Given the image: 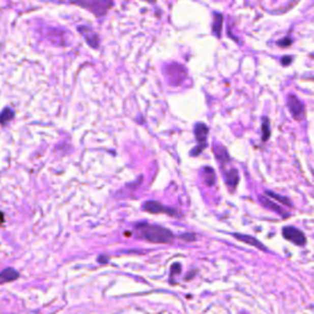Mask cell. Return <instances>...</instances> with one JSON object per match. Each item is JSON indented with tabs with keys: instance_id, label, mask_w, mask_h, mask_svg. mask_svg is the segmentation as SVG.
Here are the masks:
<instances>
[{
	"instance_id": "cell-21",
	"label": "cell",
	"mask_w": 314,
	"mask_h": 314,
	"mask_svg": "<svg viewBox=\"0 0 314 314\" xmlns=\"http://www.w3.org/2000/svg\"><path fill=\"white\" fill-rule=\"evenodd\" d=\"M291 62V56H286V58L282 59V64H289Z\"/></svg>"
},
{
	"instance_id": "cell-12",
	"label": "cell",
	"mask_w": 314,
	"mask_h": 314,
	"mask_svg": "<svg viewBox=\"0 0 314 314\" xmlns=\"http://www.w3.org/2000/svg\"><path fill=\"white\" fill-rule=\"evenodd\" d=\"M14 116H15V113L13 109L5 108L2 113H0V124L5 125L7 123H9V122L14 118Z\"/></svg>"
},
{
	"instance_id": "cell-7",
	"label": "cell",
	"mask_w": 314,
	"mask_h": 314,
	"mask_svg": "<svg viewBox=\"0 0 314 314\" xmlns=\"http://www.w3.org/2000/svg\"><path fill=\"white\" fill-rule=\"evenodd\" d=\"M20 277V274L13 268H7L5 270L0 271V285L4 283L13 282V281L17 280Z\"/></svg>"
},
{
	"instance_id": "cell-3",
	"label": "cell",
	"mask_w": 314,
	"mask_h": 314,
	"mask_svg": "<svg viewBox=\"0 0 314 314\" xmlns=\"http://www.w3.org/2000/svg\"><path fill=\"white\" fill-rule=\"evenodd\" d=\"M195 137L196 141H198V146L191 151V155L193 156H196L206 148V142H208V133H209V128L206 127L205 124L199 123L195 125Z\"/></svg>"
},
{
	"instance_id": "cell-14",
	"label": "cell",
	"mask_w": 314,
	"mask_h": 314,
	"mask_svg": "<svg viewBox=\"0 0 314 314\" xmlns=\"http://www.w3.org/2000/svg\"><path fill=\"white\" fill-rule=\"evenodd\" d=\"M204 175H205V182L209 187H212L215 184V173L214 169L210 167H205L204 168Z\"/></svg>"
},
{
	"instance_id": "cell-5",
	"label": "cell",
	"mask_w": 314,
	"mask_h": 314,
	"mask_svg": "<svg viewBox=\"0 0 314 314\" xmlns=\"http://www.w3.org/2000/svg\"><path fill=\"white\" fill-rule=\"evenodd\" d=\"M282 236L286 239H289L290 242H292V243L297 244V246H304L307 242V239L306 237H304L303 233H302L300 230L295 229V227H291V226H287L282 230Z\"/></svg>"
},
{
	"instance_id": "cell-19",
	"label": "cell",
	"mask_w": 314,
	"mask_h": 314,
	"mask_svg": "<svg viewBox=\"0 0 314 314\" xmlns=\"http://www.w3.org/2000/svg\"><path fill=\"white\" fill-rule=\"evenodd\" d=\"M179 273H181V265L175 264L172 267V269H171V275H173V276H175L176 274H179Z\"/></svg>"
},
{
	"instance_id": "cell-17",
	"label": "cell",
	"mask_w": 314,
	"mask_h": 314,
	"mask_svg": "<svg viewBox=\"0 0 314 314\" xmlns=\"http://www.w3.org/2000/svg\"><path fill=\"white\" fill-rule=\"evenodd\" d=\"M221 27H222V16L220 14H217L215 16V22H214V32L216 36H220L221 34Z\"/></svg>"
},
{
	"instance_id": "cell-20",
	"label": "cell",
	"mask_w": 314,
	"mask_h": 314,
	"mask_svg": "<svg viewBox=\"0 0 314 314\" xmlns=\"http://www.w3.org/2000/svg\"><path fill=\"white\" fill-rule=\"evenodd\" d=\"M290 43H291V41H290L289 38H286V41L283 40V41H280V42H279V44H280V46H289Z\"/></svg>"
},
{
	"instance_id": "cell-16",
	"label": "cell",
	"mask_w": 314,
	"mask_h": 314,
	"mask_svg": "<svg viewBox=\"0 0 314 314\" xmlns=\"http://www.w3.org/2000/svg\"><path fill=\"white\" fill-rule=\"evenodd\" d=\"M267 195L270 196V198H273L274 200H277V202L282 203L283 205L289 206V208H290V206H291V202H290L289 199L282 198V196H280L279 194H275V193H273V191H267Z\"/></svg>"
},
{
	"instance_id": "cell-9",
	"label": "cell",
	"mask_w": 314,
	"mask_h": 314,
	"mask_svg": "<svg viewBox=\"0 0 314 314\" xmlns=\"http://www.w3.org/2000/svg\"><path fill=\"white\" fill-rule=\"evenodd\" d=\"M259 200H260V203H262L263 205L267 206V208H268V209H270V210H273V211H275V212H277V214L282 215V216H287L286 212L283 211L282 209H281L279 205L275 204V203L271 202V200H269V199L267 198V196L262 195V196H260V198H259Z\"/></svg>"
},
{
	"instance_id": "cell-8",
	"label": "cell",
	"mask_w": 314,
	"mask_h": 314,
	"mask_svg": "<svg viewBox=\"0 0 314 314\" xmlns=\"http://www.w3.org/2000/svg\"><path fill=\"white\" fill-rule=\"evenodd\" d=\"M80 32H82L83 36H85L86 42H88L90 46L94 48L98 47V37L95 32H92L91 30H89L86 27H80Z\"/></svg>"
},
{
	"instance_id": "cell-10",
	"label": "cell",
	"mask_w": 314,
	"mask_h": 314,
	"mask_svg": "<svg viewBox=\"0 0 314 314\" xmlns=\"http://www.w3.org/2000/svg\"><path fill=\"white\" fill-rule=\"evenodd\" d=\"M235 237L237 238V239H239V241H241V242H244V243L250 244V246H254V247L259 248V249H262V250H265V248L263 247V244L260 243V242L258 241V239L253 238L252 236H246V235H235Z\"/></svg>"
},
{
	"instance_id": "cell-13",
	"label": "cell",
	"mask_w": 314,
	"mask_h": 314,
	"mask_svg": "<svg viewBox=\"0 0 314 314\" xmlns=\"http://www.w3.org/2000/svg\"><path fill=\"white\" fill-rule=\"evenodd\" d=\"M215 154H216L217 160H219L222 164L225 163V162H229V161H230L229 154H227V151L222 148V146H219V148H215Z\"/></svg>"
},
{
	"instance_id": "cell-4",
	"label": "cell",
	"mask_w": 314,
	"mask_h": 314,
	"mask_svg": "<svg viewBox=\"0 0 314 314\" xmlns=\"http://www.w3.org/2000/svg\"><path fill=\"white\" fill-rule=\"evenodd\" d=\"M142 209L146 212H150V214H166L168 216H176L177 215V210L168 208V206L161 204L158 202H146L142 205Z\"/></svg>"
},
{
	"instance_id": "cell-1",
	"label": "cell",
	"mask_w": 314,
	"mask_h": 314,
	"mask_svg": "<svg viewBox=\"0 0 314 314\" xmlns=\"http://www.w3.org/2000/svg\"><path fill=\"white\" fill-rule=\"evenodd\" d=\"M135 233L140 238L154 244H168L175 241V235L168 229L162 226L149 225V223H135Z\"/></svg>"
},
{
	"instance_id": "cell-18",
	"label": "cell",
	"mask_w": 314,
	"mask_h": 314,
	"mask_svg": "<svg viewBox=\"0 0 314 314\" xmlns=\"http://www.w3.org/2000/svg\"><path fill=\"white\" fill-rule=\"evenodd\" d=\"M182 239H184V241L191 242V241H195V236L193 235V233H185V235L181 236Z\"/></svg>"
},
{
	"instance_id": "cell-15",
	"label": "cell",
	"mask_w": 314,
	"mask_h": 314,
	"mask_svg": "<svg viewBox=\"0 0 314 314\" xmlns=\"http://www.w3.org/2000/svg\"><path fill=\"white\" fill-rule=\"evenodd\" d=\"M262 131H263V141H267L270 136V125H269V119L264 118L262 125Z\"/></svg>"
},
{
	"instance_id": "cell-11",
	"label": "cell",
	"mask_w": 314,
	"mask_h": 314,
	"mask_svg": "<svg viewBox=\"0 0 314 314\" xmlns=\"http://www.w3.org/2000/svg\"><path fill=\"white\" fill-rule=\"evenodd\" d=\"M238 171L237 169H231V171L226 172V181L227 184L230 185L231 188H236L238 184Z\"/></svg>"
},
{
	"instance_id": "cell-2",
	"label": "cell",
	"mask_w": 314,
	"mask_h": 314,
	"mask_svg": "<svg viewBox=\"0 0 314 314\" xmlns=\"http://www.w3.org/2000/svg\"><path fill=\"white\" fill-rule=\"evenodd\" d=\"M77 4L81 7L89 9L92 11L96 16H102L108 11V9L112 7V2L110 0H76Z\"/></svg>"
},
{
	"instance_id": "cell-6",
	"label": "cell",
	"mask_w": 314,
	"mask_h": 314,
	"mask_svg": "<svg viewBox=\"0 0 314 314\" xmlns=\"http://www.w3.org/2000/svg\"><path fill=\"white\" fill-rule=\"evenodd\" d=\"M287 104H289V108H290V112H291V115L295 117L296 119H302V117H303L304 115V107L303 104L301 103V101L298 100L297 97L294 95H291L289 97V102H287Z\"/></svg>"
}]
</instances>
